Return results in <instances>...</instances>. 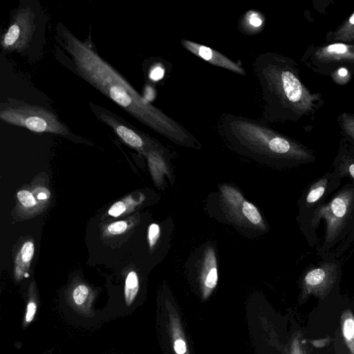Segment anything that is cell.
Returning a JSON list of instances; mask_svg holds the SVG:
<instances>
[{
  "label": "cell",
  "mask_w": 354,
  "mask_h": 354,
  "mask_svg": "<svg viewBox=\"0 0 354 354\" xmlns=\"http://www.w3.org/2000/svg\"><path fill=\"white\" fill-rule=\"evenodd\" d=\"M63 46L78 73L90 84L133 117L171 141L196 147V138L180 123L155 107L88 45L70 32L63 33Z\"/></svg>",
  "instance_id": "cell-1"
},
{
  "label": "cell",
  "mask_w": 354,
  "mask_h": 354,
  "mask_svg": "<svg viewBox=\"0 0 354 354\" xmlns=\"http://www.w3.org/2000/svg\"><path fill=\"white\" fill-rule=\"evenodd\" d=\"M220 136L236 149L261 156H300L290 142L263 120L225 113L218 120Z\"/></svg>",
  "instance_id": "cell-2"
},
{
  "label": "cell",
  "mask_w": 354,
  "mask_h": 354,
  "mask_svg": "<svg viewBox=\"0 0 354 354\" xmlns=\"http://www.w3.org/2000/svg\"><path fill=\"white\" fill-rule=\"evenodd\" d=\"M283 61L271 53L259 54L252 67L263 100L261 120L273 122L281 116L284 102H298L303 95L300 81Z\"/></svg>",
  "instance_id": "cell-3"
},
{
  "label": "cell",
  "mask_w": 354,
  "mask_h": 354,
  "mask_svg": "<svg viewBox=\"0 0 354 354\" xmlns=\"http://www.w3.org/2000/svg\"><path fill=\"white\" fill-rule=\"evenodd\" d=\"M0 119L37 133L66 135L68 129L52 111L26 103L1 104Z\"/></svg>",
  "instance_id": "cell-4"
},
{
  "label": "cell",
  "mask_w": 354,
  "mask_h": 354,
  "mask_svg": "<svg viewBox=\"0 0 354 354\" xmlns=\"http://www.w3.org/2000/svg\"><path fill=\"white\" fill-rule=\"evenodd\" d=\"M35 30V14L30 8L19 9L2 37V48L10 51H21L26 49L32 39Z\"/></svg>",
  "instance_id": "cell-5"
},
{
  "label": "cell",
  "mask_w": 354,
  "mask_h": 354,
  "mask_svg": "<svg viewBox=\"0 0 354 354\" xmlns=\"http://www.w3.org/2000/svg\"><path fill=\"white\" fill-rule=\"evenodd\" d=\"M353 196L348 192H341L318 212L326 221V241H333L338 234L348 216Z\"/></svg>",
  "instance_id": "cell-6"
},
{
  "label": "cell",
  "mask_w": 354,
  "mask_h": 354,
  "mask_svg": "<svg viewBox=\"0 0 354 354\" xmlns=\"http://www.w3.org/2000/svg\"><path fill=\"white\" fill-rule=\"evenodd\" d=\"M180 44L187 51L212 65L221 67L239 75H246L241 65L210 47L187 39H182Z\"/></svg>",
  "instance_id": "cell-7"
},
{
  "label": "cell",
  "mask_w": 354,
  "mask_h": 354,
  "mask_svg": "<svg viewBox=\"0 0 354 354\" xmlns=\"http://www.w3.org/2000/svg\"><path fill=\"white\" fill-rule=\"evenodd\" d=\"M100 118L113 129L120 139L130 147L136 149H143L145 147L147 140L144 136L123 124L112 115L102 113Z\"/></svg>",
  "instance_id": "cell-8"
},
{
  "label": "cell",
  "mask_w": 354,
  "mask_h": 354,
  "mask_svg": "<svg viewBox=\"0 0 354 354\" xmlns=\"http://www.w3.org/2000/svg\"><path fill=\"white\" fill-rule=\"evenodd\" d=\"M201 280L203 295L207 297L218 282L216 258L214 250L210 248L206 250L204 254Z\"/></svg>",
  "instance_id": "cell-9"
},
{
  "label": "cell",
  "mask_w": 354,
  "mask_h": 354,
  "mask_svg": "<svg viewBox=\"0 0 354 354\" xmlns=\"http://www.w3.org/2000/svg\"><path fill=\"white\" fill-rule=\"evenodd\" d=\"M336 266L334 263H326L309 270L304 277L305 284L309 288H316L328 283L335 275Z\"/></svg>",
  "instance_id": "cell-10"
},
{
  "label": "cell",
  "mask_w": 354,
  "mask_h": 354,
  "mask_svg": "<svg viewBox=\"0 0 354 354\" xmlns=\"http://www.w3.org/2000/svg\"><path fill=\"white\" fill-rule=\"evenodd\" d=\"M263 22V17L259 12L249 10L241 21V28L246 33H255L262 28Z\"/></svg>",
  "instance_id": "cell-11"
},
{
  "label": "cell",
  "mask_w": 354,
  "mask_h": 354,
  "mask_svg": "<svg viewBox=\"0 0 354 354\" xmlns=\"http://www.w3.org/2000/svg\"><path fill=\"white\" fill-rule=\"evenodd\" d=\"M139 290L138 277L136 272L131 271L127 276L124 284V299L127 306L133 301Z\"/></svg>",
  "instance_id": "cell-12"
},
{
  "label": "cell",
  "mask_w": 354,
  "mask_h": 354,
  "mask_svg": "<svg viewBox=\"0 0 354 354\" xmlns=\"http://www.w3.org/2000/svg\"><path fill=\"white\" fill-rule=\"evenodd\" d=\"M241 210L243 215L250 223L255 225H263V223L261 215L258 209L252 203L243 201Z\"/></svg>",
  "instance_id": "cell-13"
},
{
  "label": "cell",
  "mask_w": 354,
  "mask_h": 354,
  "mask_svg": "<svg viewBox=\"0 0 354 354\" xmlns=\"http://www.w3.org/2000/svg\"><path fill=\"white\" fill-rule=\"evenodd\" d=\"M327 181L326 178L320 179L310 187L306 196L308 204L315 203L322 197L326 191Z\"/></svg>",
  "instance_id": "cell-14"
},
{
  "label": "cell",
  "mask_w": 354,
  "mask_h": 354,
  "mask_svg": "<svg viewBox=\"0 0 354 354\" xmlns=\"http://www.w3.org/2000/svg\"><path fill=\"white\" fill-rule=\"evenodd\" d=\"M225 198L227 203L232 207H237L241 205V201H243L242 195L236 190L230 187L223 191Z\"/></svg>",
  "instance_id": "cell-15"
},
{
  "label": "cell",
  "mask_w": 354,
  "mask_h": 354,
  "mask_svg": "<svg viewBox=\"0 0 354 354\" xmlns=\"http://www.w3.org/2000/svg\"><path fill=\"white\" fill-rule=\"evenodd\" d=\"M17 196L20 203L25 207H32L36 205L35 197L27 190L18 192Z\"/></svg>",
  "instance_id": "cell-16"
},
{
  "label": "cell",
  "mask_w": 354,
  "mask_h": 354,
  "mask_svg": "<svg viewBox=\"0 0 354 354\" xmlns=\"http://www.w3.org/2000/svg\"><path fill=\"white\" fill-rule=\"evenodd\" d=\"M88 295V288L84 285L77 286L73 292V298L77 305L84 303Z\"/></svg>",
  "instance_id": "cell-17"
},
{
  "label": "cell",
  "mask_w": 354,
  "mask_h": 354,
  "mask_svg": "<svg viewBox=\"0 0 354 354\" xmlns=\"http://www.w3.org/2000/svg\"><path fill=\"white\" fill-rule=\"evenodd\" d=\"M160 236V227L156 223H152L148 228L147 239L151 249L156 244Z\"/></svg>",
  "instance_id": "cell-18"
},
{
  "label": "cell",
  "mask_w": 354,
  "mask_h": 354,
  "mask_svg": "<svg viewBox=\"0 0 354 354\" xmlns=\"http://www.w3.org/2000/svg\"><path fill=\"white\" fill-rule=\"evenodd\" d=\"M34 244L31 241H26L21 250V259L24 263H29L34 254Z\"/></svg>",
  "instance_id": "cell-19"
},
{
  "label": "cell",
  "mask_w": 354,
  "mask_h": 354,
  "mask_svg": "<svg viewBox=\"0 0 354 354\" xmlns=\"http://www.w3.org/2000/svg\"><path fill=\"white\" fill-rule=\"evenodd\" d=\"M128 225L126 221H119L110 224L108 227V232L113 235L120 234L127 229Z\"/></svg>",
  "instance_id": "cell-20"
},
{
  "label": "cell",
  "mask_w": 354,
  "mask_h": 354,
  "mask_svg": "<svg viewBox=\"0 0 354 354\" xmlns=\"http://www.w3.org/2000/svg\"><path fill=\"white\" fill-rule=\"evenodd\" d=\"M126 205L122 201L115 203L109 209L108 214L113 217H118L126 211Z\"/></svg>",
  "instance_id": "cell-21"
},
{
  "label": "cell",
  "mask_w": 354,
  "mask_h": 354,
  "mask_svg": "<svg viewBox=\"0 0 354 354\" xmlns=\"http://www.w3.org/2000/svg\"><path fill=\"white\" fill-rule=\"evenodd\" d=\"M343 333L346 339H351L354 335V321L348 318L345 320L343 327Z\"/></svg>",
  "instance_id": "cell-22"
},
{
  "label": "cell",
  "mask_w": 354,
  "mask_h": 354,
  "mask_svg": "<svg viewBox=\"0 0 354 354\" xmlns=\"http://www.w3.org/2000/svg\"><path fill=\"white\" fill-rule=\"evenodd\" d=\"M164 73L163 68L160 65H156L151 68L149 76L151 80L158 81L162 78Z\"/></svg>",
  "instance_id": "cell-23"
},
{
  "label": "cell",
  "mask_w": 354,
  "mask_h": 354,
  "mask_svg": "<svg viewBox=\"0 0 354 354\" xmlns=\"http://www.w3.org/2000/svg\"><path fill=\"white\" fill-rule=\"evenodd\" d=\"M37 311V305L33 301H30L27 305L26 313L25 316V321L26 323H30L33 319Z\"/></svg>",
  "instance_id": "cell-24"
},
{
  "label": "cell",
  "mask_w": 354,
  "mask_h": 354,
  "mask_svg": "<svg viewBox=\"0 0 354 354\" xmlns=\"http://www.w3.org/2000/svg\"><path fill=\"white\" fill-rule=\"evenodd\" d=\"M174 348L176 354H185L187 352L186 343L181 338H178L175 340Z\"/></svg>",
  "instance_id": "cell-25"
},
{
  "label": "cell",
  "mask_w": 354,
  "mask_h": 354,
  "mask_svg": "<svg viewBox=\"0 0 354 354\" xmlns=\"http://www.w3.org/2000/svg\"><path fill=\"white\" fill-rule=\"evenodd\" d=\"M347 46L344 44H334L328 46L326 48L329 53H344L346 51Z\"/></svg>",
  "instance_id": "cell-26"
},
{
  "label": "cell",
  "mask_w": 354,
  "mask_h": 354,
  "mask_svg": "<svg viewBox=\"0 0 354 354\" xmlns=\"http://www.w3.org/2000/svg\"><path fill=\"white\" fill-rule=\"evenodd\" d=\"M341 173L350 176L354 180V163H351L346 165V169H344V171Z\"/></svg>",
  "instance_id": "cell-27"
},
{
  "label": "cell",
  "mask_w": 354,
  "mask_h": 354,
  "mask_svg": "<svg viewBox=\"0 0 354 354\" xmlns=\"http://www.w3.org/2000/svg\"><path fill=\"white\" fill-rule=\"evenodd\" d=\"M338 74L340 75V76H345L347 75V70L344 68H340L339 71H338Z\"/></svg>",
  "instance_id": "cell-28"
},
{
  "label": "cell",
  "mask_w": 354,
  "mask_h": 354,
  "mask_svg": "<svg viewBox=\"0 0 354 354\" xmlns=\"http://www.w3.org/2000/svg\"><path fill=\"white\" fill-rule=\"evenodd\" d=\"M37 198L40 200H44L47 198V195L44 192H40L38 194Z\"/></svg>",
  "instance_id": "cell-29"
},
{
  "label": "cell",
  "mask_w": 354,
  "mask_h": 354,
  "mask_svg": "<svg viewBox=\"0 0 354 354\" xmlns=\"http://www.w3.org/2000/svg\"><path fill=\"white\" fill-rule=\"evenodd\" d=\"M349 21L351 24H354V14L351 17Z\"/></svg>",
  "instance_id": "cell-30"
}]
</instances>
